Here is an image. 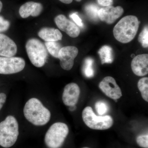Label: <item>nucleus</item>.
I'll return each mask as SVG.
<instances>
[{
    "mask_svg": "<svg viewBox=\"0 0 148 148\" xmlns=\"http://www.w3.org/2000/svg\"><path fill=\"white\" fill-rule=\"evenodd\" d=\"M138 41L142 44L144 48H147L148 47V26L144 27L141 32L139 37Z\"/></svg>",
    "mask_w": 148,
    "mask_h": 148,
    "instance_id": "23",
    "label": "nucleus"
},
{
    "mask_svg": "<svg viewBox=\"0 0 148 148\" xmlns=\"http://www.w3.org/2000/svg\"><path fill=\"white\" fill-rule=\"evenodd\" d=\"M114 0H97L98 2L100 5L103 6H111L113 3Z\"/></svg>",
    "mask_w": 148,
    "mask_h": 148,
    "instance_id": "27",
    "label": "nucleus"
},
{
    "mask_svg": "<svg viewBox=\"0 0 148 148\" xmlns=\"http://www.w3.org/2000/svg\"><path fill=\"white\" fill-rule=\"evenodd\" d=\"M82 117L85 124L90 129L106 130L110 128L114 124V120L110 116L97 115L89 106L84 109Z\"/></svg>",
    "mask_w": 148,
    "mask_h": 148,
    "instance_id": "6",
    "label": "nucleus"
},
{
    "mask_svg": "<svg viewBox=\"0 0 148 148\" xmlns=\"http://www.w3.org/2000/svg\"><path fill=\"white\" fill-rule=\"evenodd\" d=\"M68 125L64 123L56 122L48 130L45 142L49 148H60L62 147L69 133Z\"/></svg>",
    "mask_w": 148,
    "mask_h": 148,
    "instance_id": "5",
    "label": "nucleus"
},
{
    "mask_svg": "<svg viewBox=\"0 0 148 148\" xmlns=\"http://www.w3.org/2000/svg\"><path fill=\"white\" fill-rule=\"evenodd\" d=\"M43 7L40 3L27 2L22 5L19 10V13L22 18H25L32 16H38L42 12Z\"/></svg>",
    "mask_w": 148,
    "mask_h": 148,
    "instance_id": "15",
    "label": "nucleus"
},
{
    "mask_svg": "<svg viewBox=\"0 0 148 148\" xmlns=\"http://www.w3.org/2000/svg\"><path fill=\"white\" fill-rule=\"evenodd\" d=\"M99 87L106 96L115 101L122 96L120 88L112 77L107 76L104 78L99 84Z\"/></svg>",
    "mask_w": 148,
    "mask_h": 148,
    "instance_id": "8",
    "label": "nucleus"
},
{
    "mask_svg": "<svg viewBox=\"0 0 148 148\" xmlns=\"http://www.w3.org/2000/svg\"><path fill=\"white\" fill-rule=\"evenodd\" d=\"M25 118L36 126H43L50 121L51 114L49 110L36 98H32L27 101L24 108Z\"/></svg>",
    "mask_w": 148,
    "mask_h": 148,
    "instance_id": "1",
    "label": "nucleus"
},
{
    "mask_svg": "<svg viewBox=\"0 0 148 148\" xmlns=\"http://www.w3.org/2000/svg\"><path fill=\"white\" fill-rule=\"evenodd\" d=\"M99 10L98 6L94 4H90L85 8V10L88 15L91 19L94 20H98V12Z\"/></svg>",
    "mask_w": 148,
    "mask_h": 148,
    "instance_id": "21",
    "label": "nucleus"
},
{
    "mask_svg": "<svg viewBox=\"0 0 148 148\" xmlns=\"http://www.w3.org/2000/svg\"><path fill=\"white\" fill-rule=\"evenodd\" d=\"M70 17L73 19L78 26L82 27H83L84 24H83L82 20L76 13L72 14L70 15Z\"/></svg>",
    "mask_w": 148,
    "mask_h": 148,
    "instance_id": "26",
    "label": "nucleus"
},
{
    "mask_svg": "<svg viewBox=\"0 0 148 148\" xmlns=\"http://www.w3.org/2000/svg\"><path fill=\"white\" fill-rule=\"evenodd\" d=\"M93 61V59L90 58H88L84 60L82 71L84 75L88 78H91L94 76Z\"/></svg>",
    "mask_w": 148,
    "mask_h": 148,
    "instance_id": "20",
    "label": "nucleus"
},
{
    "mask_svg": "<svg viewBox=\"0 0 148 148\" xmlns=\"http://www.w3.org/2000/svg\"><path fill=\"white\" fill-rule=\"evenodd\" d=\"M26 63L23 58L18 57H0V74L10 75L24 70Z\"/></svg>",
    "mask_w": 148,
    "mask_h": 148,
    "instance_id": "7",
    "label": "nucleus"
},
{
    "mask_svg": "<svg viewBox=\"0 0 148 148\" xmlns=\"http://www.w3.org/2000/svg\"><path fill=\"white\" fill-rule=\"evenodd\" d=\"M78 53V49L72 46L61 48L58 55L61 68L66 71H70L74 64V60Z\"/></svg>",
    "mask_w": 148,
    "mask_h": 148,
    "instance_id": "9",
    "label": "nucleus"
},
{
    "mask_svg": "<svg viewBox=\"0 0 148 148\" xmlns=\"http://www.w3.org/2000/svg\"><path fill=\"white\" fill-rule=\"evenodd\" d=\"M76 1H77L78 2H80L81 1H82V0H76Z\"/></svg>",
    "mask_w": 148,
    "mask_h": 148,
    "instance_id": "31",
    "label": "nucleus"
},
{
    "mask_svg": "<svg viewBox=\"0 0 148 148\" xmlns=\"http://www.w3.org/2000/svg\"><path fill=\"white\" fill-rule=\"evenodd\" d=\"M138 89L141 92L143 99L148 102V78L144 77L141 79L138 84Z\"/></svg>",
    "mask_w": 148,
    "mask_h": 148,
    "instance_id": "19",
    "label": "nucleus"
},
{
    "mask_svg": "<svg viewBox=\"0 0 148 148\" xmlns=\"http://www.w3.org/2000/svg\"><path fill=\"white\" fill-rule=\"evenodd\" d=\"M123 12L124 10L121 6L114 7L112 5L109 6L99 9L98 18L107 24H112L122 15Z\"/></svg>",
    "mask_w": 148,
    "mask_h": 148,
    "instance_id": "12",
    "label": "nucleus"
},
{
    "mask_svg": "<svg viewBox=\"0 0 148 148\" xmlns=\"http://www.w3.org/2000/svg\"><path fill=\"white\" fill-rule=\"evenodd\" d=\"M7 96L5 93L3 92L0 93V110L3 108L4 104L6 101Z\"/></svg>",
    "mask_w": 148,
    "mask_h": 148,
    "instance_id": "28",
    "label": "nucleus"
},
{
    "mask_svg": "<svg viewBox=\"0 0 148 148\" xmlns=\"http://www.w3.org/2000/svg\"><path fill=\"white\" fill-rule=\"evenodd\" d=\"M45 46L51 55L56 58H58V53L62 47L59 43L57 42H45Z\"/></svg>",
    "mask_w": 148,
    "mask_h": 148,
    "instance_id": "18",
    "label": "nucleus"
},
{
    "mask_svg": "<svg viewBox=\"0 0 148 148\" xmlns=\"http://www.w3.org/2000/svg\"><path fill=\"white\" fill-rule=\"evenodd\" d=\"M10 26L9 21L0 16V32H5L8 30Z\"/></svg>",
    "mask_w": 148,
    "mask_h": 148,
    "instance_id": "25",
    "label": "nucleus"
},
{
    "mask_svg": "<svg viewBox=\"0 0 148 148\" xmlns=\"http://www.w3.org/2000/svg\"><path fill=\"white\" fill-rule=\"evenodd\" d=\"M133 73L138 76H144L148 73V55L143 54L135 56L131 64Z\"/></svg>",
    "mask_w": 148,
    "mask_h": 148,
    "instance_id": "13",
    "label": "nucleus"
},
{
    "mask_svg": "<svg viewBox=\"0 0 148 148\" xmlns=\"http://www.w3.org/2000/svg\"><path fill=\"white\" fill-rule=\"evenodd\" d=\"M95 107L97 113L101 116L106 114L109 110L108 106L104 101H99L96 102Z\"/></svg>",
    "mask_w": 148,
    "mask_h": 148,
    "instance_id": "22",
    "label": "nucleus"
},
{
    "mask_svg": "<svg viewBox=\"0 0 148 148\" xmlns=\"http://www.w3.org/2000/svg\"><path fill=\"white\" fill-rule=\"evenodd\" d=\"M26 49L29 60L37 68L44 66L47 57L45 45L40 40L35 38L29 39L26 44Z\"/></svg>",
    "mask_w": 148,
    "mask_h": 148,
    "instance_id": "4",
    "label": "nucleus"
},
{
    "mask_svg": "<svg viewBox=\"0 0 148 148\" xmlns=\"http://www.w3.org/2000/svg\"><path fill=\"white\" fill-rule=\"evenodd\" d=\"M98 53L100 55L102 64H111L113 61V51L110 47L107 45L102 47Z\"/></svg>",
    "mask_w": 148,
    "mask_h": 148,
    "instance_id": "17",
    "label": "nucleus"
},
{
    "mask_svg": "<svg viewBox=\"0 0 148 148\" xmlns=\"http://www.w3.org/2000/svg\"><path fill=\"white\" fill-rule=\"evenodd\" d=\"M88 148V147H83V148Z\"/></svg>",
    "mask_w": 148,
    "mask_h": 148,
    "instance_id": "32",
    "label": "nucleus"
},
{
    "mask_svg": "<svg viewBox=\"0 0 148 148\" xmlns=\"http://www.w3.org/2000/svg\"><path fill=\"white\" fill-rule=\"evenodd\" d=\"M3 8V3H2V2L0 1V12H1V11L2 9Z\"/></svg>",
    "mask_w": 148,
    "mask_h": 148,
    "instance_id": "30",
    "label": "nucleus"
},
{
    "mask_svg": "<svg viewBox=\"0 0 148 148\" xmlns=\"http://www.w3.org/2000/svg\"><path fill=\"white\" fill-rule=\"evenodd\" d=\"M59 1L64 3L69 4L73 2V0H59Z\"/></svg>",
    "mask_w": 148,
    "mask_h": 148,
    "instance_id": "29",
    "label": "nucleus"
},
{
    "mask_svg": "<svg viewBox=\"0 0 148 148\" xmlns=\"http://www.w3.org/2000/svg\"><path fill=\"white\" fill-rule=\"evenodd\" d=\"M38 36L45 42H57L62 40L63 35L58 29L45 27L40 29Z\"/></svg>",
    "mask_w": 148,
    "mask_h": 148,
    "instance_id": "16",
    "label": "nucleus"
},
{
    "mask_svg": "<svg viewBox=\"0 0 148 148\" xmlns=\"http://www.w3.org/2000/svg\"><path fill=\"white\" fill-rule=\"evenodd\" d=\"M54 21L59 29L65 32L69 36L75 38L79 36L80 33L79 28L65 15L59 14L56 16Z\"/></svg>",
    "mask_w": 148,
    "mask_h": 148,
    "instance_id": "10",
    "label": "nucleus"
},
{
    "mask_svg": "<svg viewBox=\"0 0 148 148\" xmlns=\"http://www.w3.org/2000/svg\"><path fill=\"white\" fill-rule=\"evenodd\" d=\"M80 94V89L79 86L75 83H69L64 87L62 101L66 106H75L78 101Z\"/></svg>",
    "mask_w": 148,
    "mask_h": 148,
    "instance_id": "11",
    "label": "nucleus"
},
{
    "mask_svg": "<svg viewBox=\"0 0 148 148\" xmlns=\"http://www.w3.org/2000/svg\"><path fill=\"white\" fill-rule=\"evenodd\" d=\"M19 135L18 124L14 116H8L0 123V146L8 148L16 143Z\"/></svg>",
    "mask_w": 148,
    "mask_h": 148,
    "instance_id": "3",
    "label": "nucleus"
},
{
    "mask_svg": "<svg viewBox=\"0 0 148 148\" xmlns=\"http://www.w3.org/2000/svg\"><path fill=\"white\" fill-rule=\"evenodd\" d=\"M136 142L141 147L148 148V134L139 135L136 138Z\"/></svg>",
    "mask_w": 148,
    "mask_h": 148,
    "instance_id": "24",
    "label": "nucleus"
},
{
    "mask_svg": "<svg viewBox=\"0 0 148 148\" xmlns=\"http://www.w3.org/2000/svg\"><path fill=\"white\" fill-rule=\"evenodd\" d=\"M140 24V21L136 16H125L114 27V37L122 43L130 42L137 34Z\"/></svg>",
    "mask_w": 148,
    "mask_h": 148,
    "instance_id": "2",
    "label": "nucleus"
},
{
    "mask_svg": "<svg viewBox=\"0 0 148 148\" xmlns=\"http://www.w3.org/2000/svg\"><path fill=\"white\" fill-rule=\"evenodd\" d=\"M17 47L16 43L8 36L0 34V56L12 57L16 54Z\"/></svg>",
    "mask_w": 148,
    "mask_h": 148,
    "instance_id": "14",
    "label": "nucleus"
}]
</instances>
